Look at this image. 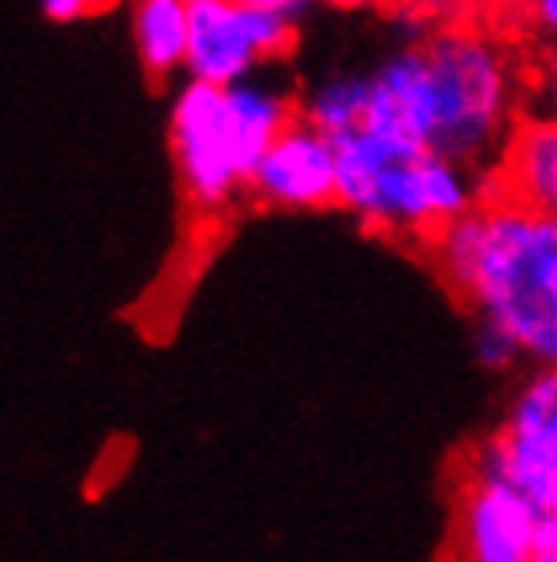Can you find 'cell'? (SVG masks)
<instances>
[{
    "label": "cell",
    "instance_id": "20",
    "mask_svg": "<svg viewBox=\"0 0 557 562\" xmlns=\"http://www.w3.org/2000/svg\"><path fill=\"white\" fill-rule=\"evenodd\" d=\"M549 363H554V367H557V347H554V355H549Z\"/></svg>",
    "mask_w": 557,
    "mask_h": 562
},
{
    "label": "cell",
    "instance_id": "5",
    "mask_svg": "<svg viewBox=\"0 0 557 562\" xmlns=\"http://www.w3.org/2000/svg\"><path fill=\"white\" fill-rule=\"evenodd\" d=\"M293 9H261L245 0H187V78L232 86L297 45Z\"/></svg>",
    "mask_w": 557,
    "mask_h": 562
},
{
    "label": "cell",
    "instance_id": "17",
    "mask_svg": "<svg viewBox=\"0 0 557 562\" xmlns=\"http://www.w3.org/2000/svg\"><path fill=\"white\" fill-rule=\"evenodd\" d=\"M533 562H557V514H542V530H537Z\"/></svg>",
    "mask_w": 557,
    "mask_h": 562
},
{
    "label": "cell",
    "instance_id": "3",
    "mask_svg": "<svg viewBox=\"0 0 557 562\" xmlns=\"http://www.w3.org/2000/svg\"><path fill=\"white\" fill-rule=\"evenodd\" d=\"M334 155L338 209L354 212L363 225L383 233L432 240L488 196L485 171L371 127L334 135Z\"/></svg>",
    "mask_w": 557,
    "mask_h": 562
},
{
    "label": "cell",
    "instance_id": "4",
    "mask_svg": "<svg viewBox=\"0 0 557 562\" xmlns=\"http://www.w3.org/2000/svg\"><path fill=\"white\" fill-rule=\"evenodd\" d=\"M168 139L183 196L200 212L224 209L240 188H249V164L228 114V86L187 78L171 102Z\"/></svg>",
    "mask_w": 557,
    "mask_h": 562
},
{
    "label": "cell",
    "instance_id": "18",
    "mask_svg": "<svg viewBox=\"0 0 557 562\" xmlns=\"http://www.w3.org/2000/svg\"><path fill=\"white\" fill-rule=\"evenodd\" d=\"M326 4H334V9H378L387 0H326Z\"/></svg>",
    "mask_w": 557,
    "mask_h": 562
},
{
    "label": "cell",
    "instance_id": "16",
    "mask_svg": "<svg viewBox=\"0 0 557 562\" xmlns=\"http://www.w3.org/2000/svg\"><path fill=\"white\" fill-rule=\"evenodd\" d=\"M42 13L54 25H73V21L94 13V0H42Z\"/></svg>",
    "mask_w": 557,
    "mask_h": 562
},
{
    "label": "cell",
    "instance_id": "13",
    "mask_svg": "<svg viewBox=\"0 0 557 562\" xmlns=\"http://www.w3.org/2000/svg\"><path fill=\"white\" fill-rule=\"evenodd\" d=\"M521 355L525 351H521V342H516L509 330L480 318V326H476V359H480V363L492 367V371H504V367H513Z\"/></svg>",
    "mask_w": 557,
    "mask_h": 562
},
{
    "label": "cell",
    "instance_id": "6",
    "mask_svg": "<svg viewBox=\"0 0 557 562\" xmlns=\"http://www.w3.org/2000/svg\"><path fill=\"white\" fill-rule=\"evenodd\" d=\"M476 477H497L521 490L542 514H557V367L530 375L513 395L504 424L473 461Z\"/></svg>",
    "mask_w": 557,
    "mask_h": 562
},
{
    "label": "cell",
    "instance_id": "7",
    "mask_svg": "<svg viewBox=\"0 0 557 562\" xmlns=\"http://www.w3.org/2000/svg\"><path fill=\"white\" fill-rule=\"evenodd\" d=\"M249 192L269 209H330L338 204V155L334 139L306 123L302 114L281 131L273 147L249 176Z\"/></svg>",
    "mask_w": 557,
    "mask_h": 562
},
{
    "label": "cell",
    "instance_id": "2",
    "mask_svg": "<svg viewBox=\"0 0 557 562\" xmlns=\"http://www.w3.org/2000/svg\"><path fill=\"white\" fill-rule=\"evenodd\" d=\"M447 285L468 297L485 323L549 363L557 347V216L509 196H485L432 240Z\"/></svg>",
    "mask_w": 557,
    "mask_h": 562
},
{
    "label": "cell",
    "instance_id": "15",
    "mask_svg": "<svg viewBox=\"0 0 557 562\" xmlns=\"http://www.w3.org/2000/svg\"><path fill=\"white\" fill-rule=\"evenodd\" d=\"M525 21L545 45L557 42V0H525Z\"/></svg>",
    "mask_w": 557,
    "mask_h": 562
},
{
    "label": "cell",
    "instance_id": "1",
    "mask_svg": "<svg viewBox=\"0 0 557 562\" xmlns=\"http://www.w3.org/2000/svg\"><path fill=\"white\" fill-rule=\"evenodd\" d=\"M525 74L513 49L473 21L423 29L371 70L363 127L492 176L521 119Z\"/></svg>",
    "mask_w": 557,
    "mask_h": 562
},
{
    "label": "cell",
    "instance_id": "9",
    "mask_svg": "<svg viewBox=\"0 0 557 562\" xmlns=\"http://www.w3.org/2000/svg\"><path fill=\"white\" fill-rule=\"evenodd\" d=\"M488 196L521 200L557 216V114L530 111L516 119L501 159L488 176Z\"/></svg>",
    "mask_w": 557,
    "mask_h": 562
},
{
    "label": "cell",
    "instance_id": "14",
    "mask_svg": "<svg viewBox=\"0 0 557 562\" xmlns=\"http://www.w3.org/2000/svg\"><path fill=\"white\" fill-rule=\"evenodd\" d=\"M537 111L557 114V42L545 45L542 61H537Z\"/></svg>",
    "mask_w": 557,
    "mask_h": 562
},
{
    "label": "cell",
    "instance_id": "19",
    "mask_svg": "<svg viewBox=\"0 0 557 562\" xmlns=\"http://www.w3.org/2000/svg\"><path fill=\"white\" fill-rule=\"evenodd\" d=\"M114 0H94V9H111Z\"/></svg>",
    "mask_w": 557,
    "mask_h": 562
},
{
    "label": "cell",
    "instance_id": "12",
    "mask_svg": "<svg viewBox=\"0 0 557 562\" xmlns=\"http://www.w3.org/2000/svg\"><path fill=\"white\" fill-rule=\"evenodd\" d=\"M395 16L407 21L411 29H432V25H447V21H468V4L473 0H387Z\"/></svg>",
    "mask_w": 557,
    "mask_h": 562
},
{
    "label": "cell",
    "instance_id": "10",
    "mask_svg": "<svg viewBox=\"0 0 557 562\" xmlns=\"http://www.w3.org/2000/svg\"><path fill=\"white\" fill-rule=\"evenodd\" d=\"M135 54L151 82H163L187 61V0H130Z\"/></svg>",
    "mask_w": 557,
    "mask_h": 562
},
{
    "label": "cell",
    "instance_id": "11",
    "mask_svg": "<svg viewBox=\"0 0 557 562\" xmlns=\"http://www.w3.org/2000/svg\"><path fill=\"white\" fill-rule=\"evenodd\" d=\"M366 102H371V74H334L302 99V119L334 139L363 127Z\"/></svg>",
    "mask_w": 557,
    "mask_h": 562
},
{
    "label": "cell",
    "instance_id": "8",
    "mask_svg": "<svg viewBox=\"0 0 557 562\" xmlns=\"http://www.w3.org/2000/svg\"><path fill=\"white\" fill-rule=\"evenodd\" d=\"M542 509L497 477H476L461 497L464 562H533Z\"/></svg>",
    "mask_w": 557,
    "mask_h": 562
}]
</instances>
